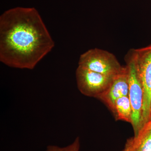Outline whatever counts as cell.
Returning <instances> with one entry per match:
<instances>
[{
  "instance_id": "1",
  "label": "cell",
  "mask_w": 151,
  "mask_h": 151,
  "mask_svg": "<svg viewBox=\"0 0 151 151\" xmlns=\"http://www.w3.org/2000/svg\"><path fill=\"white\" fill-rule=\"evenodd\" d=\"M54 46L38 11L18 7L0 17V61L9 67L32 69Z\"/></svg>"
},
{
  "instance_id": "2",
  "label": "cell",
  "mask_w": 151,
  "mask_h": 151,
  "mask_svg": "<svg viewBox=\"0 0 151 151\" xmlns=\"http://www.w3.org/2000/svg\"><path fill=\"white\" fill-rule=\"evenodd\" d=\"M126 56L134 63L144 92L142 127L150 120L151 111V44L130 49Z\"/></svg>"
},
{
  "instance_id": "3",
  "label": "cell",
  "mask_w": 151,
  "mask_h": 151,
  "mask_svg": "<svg viewBox=\"0 0 151 151\" xmlns=\"http://www.w3.org/2000/svg\"><path fill=\"white\" fill-rule=\"evenodd\" d=\"M78 65L94 72L113 76L122 73L126 68L121 65L113 53L98 48L91 49L81 54Z\"/></svg>"
},
{
  "instance_id": "4",
  "label": "cell",
  "mask_w": 151,
  "mask_h": 151,
  "mask_svg": "<svg viewBox=\"0 0 151 151\" xmlns=\"http://www.w3.org/2000/svg\"><path fill=\"white\" fill-rule=\"evenodd\" d=\"M115 76L97 73L79 66L76 71L79 91L85 96L97 98L110 87Z\"/></svg>"
},
{
  "instance_id": "5",
  "label": "cell",
  "mask_w": 151,
  "mask_h": 151,
  "mask_svg": "<svg viewBox=\"0 0 151 151\" xmlns=\"http://www.w3.org/2000/svg\"><path fill=\"white\" fill-rule=\"evenodd\" d=\"M125 61L129 73V97L132 109L131 124L134 129V135H136L142 127V118L144 92L134 63L126 56H125Z\"/></svg>"
},
{
  "instance_id": "6",
  "label": "cell",
  "mask_w": 151,
  "mask_h": 151,
  "mask_svg": "<svg viewBox=\"0 0 151 151\" xmlns=\"http://www.w3.org/2000/svg\"><path fill=\"white\" fill-rule=\"evenodd\" d=\"M125 66L124 71L115 76L110 87L98 98L113 112L116 100L120 97L129 96V73L127 66Z\"/></svg>"
},
{
  "instance_id": "7",
  "label": "cell",
  "mask_w": 151,
  "mask_h": 151,
  "mask_svg": "<svg viewBox=\"0 0 151 151\" xmlns=\"http://www.w3.org/2000/svg\"><path fill=\"white\" fill-rule=\"evenodd\" d=\"M123 151H151V119L137 135L127 140Z\"/></svg>"
},
{
  "instance_id": "8",
  "label": "cell",
  "mask_w": 151,
  "mask_h": 151,
  "mask_svg": "<svg viewBox=\"0 0 151 151\" xmlns=\"http://www.w3.org/2000/svg\"><path fill=\"white\" fill-rule=\"evenodd\" d=\"M113 113L117 120L131 123L132 109L129 96L120 97L116 100Z\"/></svg>"
},
{
  "instance_id": "9",
  "label": "cell",
  "mask_w": 151,
  "mask_h": 151,
  "mask_svg": "<svg viewBox=\"0 0 151 151\" xmlns=\"http://www.w3.org/2000/svg\"><path fill=\"white\" fill-rule=\"evenodd\" d=\"M56 151H79L80 149V140L77 137L73 143L65 147H60L55 146Z\"/></svg>"
},
{
  "instance_id": "10",
  "label": "cell",
  "mask_w": 151,
  "mask_h": 151,
  "mask_svg": "<svg viewBox=\"0 0 151 151\" xmlns=\"http://www.w3.org/2000/svg\"><path fill=\"white\" fill-rule=\"evenodd\" d=\"M45 151H56L55 145H49Z\"/></svg>"
},
{
  "instance_id": "11",
  "label": "cell",
  "mask_w": 151,
  "mask_h": 151,
  "mask_svg": "<svg viewBox=\"0 0 151 151\" xmlns=\"http://www.w3.org/2000/svg\"><path fill=\"white\" fill-rule=\"evenodd\" d=\"M150 119V120H151Z\"/></svg>"
}]
</instances>
